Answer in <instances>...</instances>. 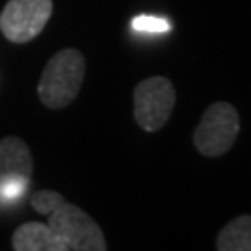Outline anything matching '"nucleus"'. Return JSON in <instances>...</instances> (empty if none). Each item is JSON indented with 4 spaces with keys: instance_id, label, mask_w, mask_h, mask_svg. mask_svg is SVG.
<instances>
[{
    "instance_id": "f257e3e1",
    "label": "nucleus",
    "mask_w": 251,
    "mask_h": 251,
    "mask_svg": "<svg viewBox=\"0 0 251 251\" xmlns=\"http://www.w3.org/2000/svg\"><path fill=\"white\" fill-rule=\"evenodd\" d=\"M86 76V58L76 49H63L49 60L37 86L39 100L50 110L69 106Z\"/></svg>"
},
{
    "instance_id": "f03ea898",
    "label": "nucleus",
    "mask_w": 251,
    "mask_h": 251,
    "mask_svg": "<svg viewBox=\"0 0 251 251\" xmlns=\"http://www.w3.org/2000/svg\"><path fill=\"white\" fill-rule=\"evenodd\" d=\"M49 216V227L60 238L65 251H104V233L82 208L63 199Z\"/></svg>"
},
{
    "instance_id": "7ed1b4c3",
    "label": "nucleus",
    "mask_w": 251,
    "mask_h": 251,
    "mask_svg": "<svg viewBox=\"0 0 251 251\" xmlns=\"http://www.w3.org/2000/svg\"><path fill=\"white\" fill-rule=\"evenodd\" d=\"M240 132L238 110L229 102H214L205 110L194 130V145L203 156H222L234 145Z\"/></svg>"
},
{
    "instance_id": "20e7f679",
    "label": "nucleus",
    "mask_w": 251,
    "mask_h": 251,
    "mask_svg": "<svg viewBox=\"0 0 251 251\" xmlns=\"http://www.w3.org/2000/svg\"><path fill=\"white\" fill-rule=\"evenodd\" d=\"M177 102L175 86L166 76L145 78L134 88V119L145 132H156L170 121Z\"/></svg>"
},
{
    "instance_id": "39448f33",
    "label": "nucleus",
    "mask_w": 251,
    "mask_h": 251,
    "mask_svg": "<svg viewBox=\"0 0 251 251\" xmlns=\"http://www.w3.org/2000/svg\"><path fill=\"white\" fill-rule=\"evenodd\" d=\"M52 0H9L0 13V32L11 43H28L45 30Z\"/></svg>"
},
{
    "instance_id": "423d86ee",
    "label": "nucleus",
    "mask_w": 251,
    "mask_h": 251,
    "mask_svg": "<svg viewBox=\"0 0 251 251\" xmlns=\"http://www.w3.org/2000/svg\"><path fill=\"white\" fill-rule=\"evenodd\" d=\"M32 152L21 138L8 136L0 140V182L6 180H32Z\"/></svg>"
},
{
    "instance_id": "0eeeda50",
    "label": "nucleus",
    "mask_w": 251,
    "mask_h": 251,
    "mask_svg": "<svg viewBox=\"0 0 251 251\" xmlns=\"http://www.w3.org/2000/svg\"><path fill=\"white\" fill-rule=\"evenodd\" d=\"M11 248L15 251H65L49 224L45 225L39 222L23 224L15 229L11 236Z\"/></svg>"
},
{
    "instance_id": "6e6552de",
    "label": "nucleus",
    "mask_w": 251,
    "mask_h": 251,
    "mask_svg": "<svg viewBox=\"0 0 251 251\" xmlns=\"http://www.w3.org/2000/svg\"><path fill=\"white\" fill-rule=\"evenodd\" d=\"M218 251H251V214L231 220L216 238Z\"/></svg>"
},
{
    "instance_id": "1a4fd4ad",
    "label": "nucleus",
    "mask_w": 251,
    "mask_h": 251,
    "mask_svg": "<svg viewBox=\"0 0 251 251\" xmlns=\"http://www.w3.org/2000/svg\"><path fill=\"white\" fill-rule=\"evenodd\" d=\"M62 201H63V198L58 192H52V190H39L36 194H32L30 205H32V208H34L36 212L47 216V214H50Z\"/></svg>"
},
{
    "instance_id": "9d476101",
    "label": "nucleus",
    "mask_w": 251,
    "mask_h": 251,
    "mask_svg": "<svg viewBox=\"0 0 251 251\" xmlns=\"http://www.w3.org/2000/svg\"><path fill=\"white\" fill-rule=\"evenodd\" d=\"M132 28L144 34H166L170 32V23L166 19L151 17V15H138L132 19Z\"/></svg>"
},
{
    "instance_id": "9b49d317",
    "label": "nucleus",
    "mask_w": 251,
    "mask_h": 251,
    "mask_svg": "<svg viewBox=\"0 0 251 251\" xmlns=\"http://www.w3.org/2000/svg\"><path fill=\"white\" fill-rule=\"evenodd\" d=\"M30 182H23V180H6L0 182V201L2 203H13L19 201L26 194Z\"/></svg>"
}]
</instances>
